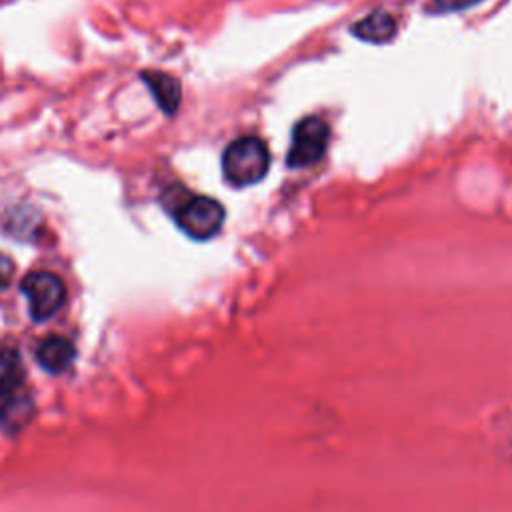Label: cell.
I'll return each mask as SVG.
<instances>
[{
	"mask_svg": "<svg viewBox=\"0 0 512 512\" xmlns=\"http://www.w3.org/2000/svg\"><path fill=\"white\" fill-rule=\"evenodd\" d=\"M482 0H430L428 2V10L430 12H458V10H466L472 8L474 4H478Z\"/></svg>",
	"mask_w": 512,
	"mask_h": 512,
	"instance_id": "9c48e42d",
	"label": "cell"
},
{
	"mask_svg": "<svg viewBox=\"0 0 512 512\" xmlns=\"http://www.w3.org/2000/svg\"><path fill=\"white\" fill-rule=\"evenodd\" d=\"M350 32L364 42L386 44L396 36V20L392 18V14L384 10H376L360 18L358 22H354Z\"/></svg>",
	"mask_w": 512,
	"mask_h": 512,
	"instance_id": "8992f818",
	"label": "cell"
},
{
	"mask_svg": "<svg viewBox=\"0 0 512 512\" xmlns=\"http://www.w3.org/2000/svg\"><path fill=\"white\" fill-rule=\"evenodd\" d=\"M328 142V124L318 116H306L294 126L288 164L296 168L310 166L322 158Z\"/></svg>",
	"mask_w": 512,
	"mask_h": 512,
	"instance_id": "277c9868",
	"label": "cell"
},
{
	"mask_svg": "<svg viewBox=\"0 0 512 512\" xmlns=\"http://www.w3.org/2000/svg\"><path fill=\"white\" fill-rule=\"evenodd\" d=\"M20 290L28 298L30 316L36 322H44L52 318L62 308L66 298L64 282L56 274L44 272V270L24 276Z\"/></svg>",
	"mask_w": 512,
	"mask_h": 512,
	"instance_id": "7a4b0ae2",
	"label": "cell"
},
{
	"mask_svg": "<svg viewBox=\"0 0 512 512\" xmlns=\"http://www.w3.org/2000/svg\"><path fill=\"white\" fill-rule=\"evenodd\" d=\"M24 380V366L20 354L12 346L0 348V398L12 394Z\"/></svg>",
	"mask_w": 512,
	"mask_h": 512,
	"instance_id": "ba28073f",
	"label": "cell"
},
{
	"mask_svg": "<svg viewBox=\"0 0 512 512\" xmlns=\"http://www.w3.org/2000/svg\"><path fill=\"white\" fill-rule=\"evenodd\" d=\"M268 164V148L256 136L236 138L222 154V172L232 186H248L262 180Z\"/></svg>",
	"mask_w": 512,
	"mask_h": 512,
	"instance_id": "6da1fadb",
	"label": "cell"
},
{
	"mask_svg": "<svg viewBox=\"0 0 512 512\" xmlns=\"http://www.w3.org/2000/svg\"><path fill=\"white\" fill-rule=\"evenodd\" d=\"M142 80L146 82L148 90L156 98L158 106L166 114H174L180 104V94H182L180 82L174 76H170L166 72H156V70L142 72Z\"/></svg>",
	"mask_w": 512,
	"mask_h": 512,
	"instance_id": "52a82bcc",
	"label": "cell"
},
{
	"mask_svg": "<svg viewBox=\"0 0 512 512\" xmlns=\"http://www.w3.org/2000/svg\"><path fill=\"white\" fill-rule=\"evenodd\" d=\"M38 364L50 374L66 372L76 360V348L70 340L62 336H50L40 342L36 350Z\"/></svg>",
	"mask_w": 512,
	"mask_h": 512,
	"instance_id": "5b68a950",
	"label": "cell"
},
{
	"mask_svg": "<svg viewBox=\"0 0 512 512\" xmlns=\"http://www.w3.org/2000/svg\"><path fill=\"white\" fill-rule=\"evenodd\" d=\"M224 222V208L218 200L208 196H194L186 200L176 212V224L194 240L212 238Z\"/></svg>",
	"mask_w": 512,
	"mask_h": 512,
	"instance_id": "3957f363",
	"label": "cell"
},
{
	"mask_svg": "<svg viewBox=\"0 0 512 512\" xmlns=\"http://www.w3.org/2000/svg\"><path fill=\"white\" fill-rule=\"evenodd\" d=\"M12 274H14V264H12V260L0 254V290L10 284Z\"/></svg>",
	"mask_w": 512,
	"mask_h": 512,
	"instance_id": "30bf717a",
	"label": "cell"
}]
</instances>
